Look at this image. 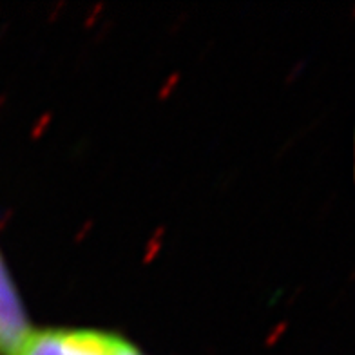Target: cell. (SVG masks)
I'll list each match as a JSON object with an SVG mask.
<instances>
[{
  "mask_svg": "<svg viewBox=\"0 0 355 355\" xmlns=\"http://www.w3.org/2000/svg\"><path fill=\"white\" fill-rule=\"evenodd\" d=\"M112 336L100 332H31L17 355H112Z\"/></svg>",
  "mask_w": 355,
  "mask_h": 355,
  "instance_id": "obj_1",
  "label": "cell"
},
{
  "mask_svg": "<svg viewBox=\"0 0 355 355\" xmlns=\"http://www.w3.org/2000/svg\"><path fill=\"white\" fill-rule=\"evenodd\" d=\"M33 332L10 272L0 256V355H17Z\"/></svg>",
  "mask_w": 355,
  "mask_h": 355,
  "instance_id": "obj_2",
  "label": "cell"
},
{
  "mask_svg": "<svg viewBox=\"0 0 355 355\" xmlns=\"http://www.w3.org/2000/svg\"><path fill=\"white\" fill-rule=\"evenodd\" d=\"M111 352L112 355H144L136 346H132L131 343H127L125 339L118 336H112Z\"/></svg>",
  "mask_w": 355,
  "mask_h": 355,
  "instance_id": "obj_3",
  "label": "cell"
}]
</instances>
